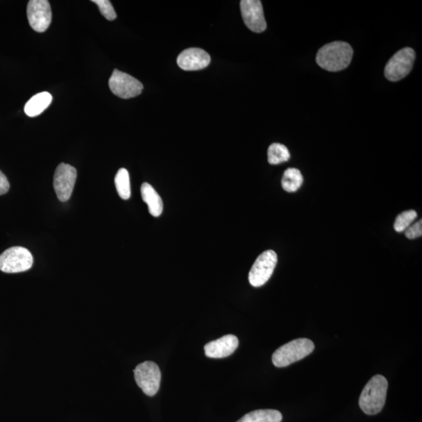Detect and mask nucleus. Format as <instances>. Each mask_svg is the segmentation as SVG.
Returning a JSON list of instances; mask_svg holds the SVG:
<instances>
[{
  "mask_svg": "<svg viewBox=\"0 0 422 422\" xmlns=\"http://www.w3.org/2000/svg\"><path fill=\"white\" fill-rule=\"evenodd\" d=\"M353 54V51L349 43L333 42L319 49L316 61L323 69L337 72L346 69L350 65Z\"/></svg>",
  "mask_w": 422,
  "mask_h": 422,
  "instance_id": "f257e3e1",
  "label": "nucleus"
},
{
  "mask_svg": "<svg viewBox=\"0 0 422 422\" xmlns=\"http://www.w3.org/2000/svg\"><path fill=\"white\" fill-rule=\"evenodd\" d=\"M388 381L381 375L371 378L359 399V405L369 415L380 413L386 403Z\"/></svg>",
  "mask_w": 422,
  "mask_h": 422,
  "instance_id": "f03ea898",
  "label": "nucleus"
},
{
  "mask_svg": "<svg viewBox=\"0 0 422 422\" xmlns=\"http://www.w3.org/2000/svg\"><path fill=\"white\" fill-rule=\"evenodd\" d=\"M314 350V344L312 340L305 338L297 339L279 347L273 353L272 362L277 368L287 367L306 357Z\"/></svg>",
  "mask_w": 422,
  "mask_h": 422,
  "instance_id": "7ed1b4c3",
  "label": "nucleus"
},
{
  "mask_svg": "<svg viewBox=\"0 0 422 422\" xmlns=\"http://www.w3.org/2000/svg\"><path fill=\"white\" fill-rule=\"evenodd\" d=\"M33 264L32 253L24 247L9 248L0 255V271L10 274L26 271Z\"/></svg>",
  "mask_w": 422,
  "mask_h": 422,
  "instance_id": "20e7f679",
  "label": "nucleus"
},
{
  "mask_svg": "<svg viewBox=\"0 0 422 422\" xmlns=\"http://www.w3.org/2000/svg\"><path fill=\"white\" fill-rule=\"evenodd\" d=\"M415 60L413 49L406 47L396 53L385 67V76L390 82H398L411 72Z\"/></svg>",
  "mask_w": 422,
  "mask_h": 422,
  "instance_id": "39448f33",
  "label": "nucleus"
},
{
  "mask_svg": "<svg viewBox=\"0 0 422 422\" xmlns=\"http://www.w3.org/2000/svg\"><path fill=\"white\" fill-rule=\"evenodd\" d=\"M134 376L136 383L146 395L157 394L161 380V372L157 364L153 362L140 364L134 370Z\"/></svg>",
  "mask_w": 422,
  "mask_h": 422,
  "instance_id": "423d86ee",
  "label": "nucleus"
},
{
  "mask_svg": "<svg viewBox=\"0 0 422 422\" xmlns=\"http://www.w3.org/2000/svg\"><path fill=\"white\" fill-rule=\"evenodd\" d=\"M278 262L274 251H267L258 258L249 273V282L253 287H262L268 282L276 269Z\"/></svg>",
  "mask_w": 422,
  "mask_h": 422,
  "instance_id": "0eeeda50",
  "label": "nucleus"
},
{
  "mask_svg": "<svg viewBox=\"0 0 422 422\" xmlns=\"http://www.w3.org/2000/svg\"><path fill=\"white\" fill-rule=\"evenodd\" d=\"M109 87L115 96L121 99L137 96L144 90V85L139 80L117 69L109 79Z\"/></svg>",
  "mask_w": 422,
  "mask_h": 422,
  "instance_id": "6e6552de",
  "label": "nucleus"
},
{
  "mask_svg": "<svg viewBox=\"0 0 422 422\" xmlns=\"http://www.w3.org/2000/svg\"><path fill=\"white\" fill-rule=\"evenodd\" d=\"M77 179V170L70 164L62 163L56 169L53 187L58 200L67 202L71 198Z\"/></svg>",
  "mask_w": 422,
  "mask_h": 422,
  "instance_id": "1a4fd4ad",
  "label": "nucleus"
},
{
  "mask_svg": "<svg viewBox=\"0 0 422 422\" xmlns=\"http://www.w3.org/2000/svg\"><path fill=\"white\" fill-rule=\"evenodd\" d=\"M27 17L30 26L35 32H46L52 21L51 4L47 0H31L28 3Z\"/></svg>",
  "mask_w": 422,
  "mask_h": 422,
  "instance_id": "9d476101",
  "label": "nucleus"
},
{
  "mask_svg": "<svg viewBox=\"0 0 422 422\" xmlns=\"http://www.w3.org/2000/svg\"><path fill=\"white\" fill-rule=\"evenodd\" d=\"M242 16L248 28L262 33L267 28L262 2L259 0H243L240 2Z\"/></svg>",
  "mask_w": 422,
  "mask_h": 422,
  "instance_id": "9b49d317",
  "label": "nucleus"
},
{
  "mask_svg": "<svg viewBox=\"0 0 422 422\" xmlns=\"http://www.w3.org/2000/svg\"><path fill=\"white\" fill-rule=\"evenodd\" d=\"M177 63L184 71H198L210 63V55L202 49L189 48L179 54Z\"/></svg>",
  "mask_w": 422,
  "mask_h": 422,
  "instance_id": "f8f14e48",
  "label": "nucleus"
},
{
  "mask_svg": "<svg viewBox=\"0 0 422 422\" xmlns=\"http://www.w3.org/2000/svg\"><path fill=\"white\" fill-rule=\"evenodd\" d=\"M239 339L234 335H227L204 346L205 355L210 358H224L233 355L238 348Z\"/></svg>",
  "mask_w": 422,
  "mask_h": 422,
  "instance_id": "ddd939ff",
  "label": "nucleus"
},
{
  "mask_svg": "<svg viewBox=\"0 0 422 422\" xmlns=\"http://www.w3.org/2000/svg\"><path fill=\"white\" fill-rule=\"evenodd\" d=\"M141 195L142 200L147 204L149 211L152 216L159 217L162 214L164 209L162 199L151 185L146 183L142 184Z\"/></svg>",
  "mask_w": 422,
  "mask_h": 422,
  "instance_id": "4468645a",
  "label": "nucleus"
},
{
  "mask_svg": "<svg viewBox=\"0 0 422 422\" xmlns=\"http://www.w3.org/2000/svg\"><path fill=\"white\" fill-rule=\"evenodd\" d=\"M53 101L51 93L42 92L33 96L24 106V112L31 117L41 115L49 108Z\"/></svg>",
  "mask_w": 422,
  "mask_h": 422,
  "instance_id": "2eb2a0df",
  "label": "nucleus"
},
{
  "mask_svg": "<svg viewBox=\"0 0 422 422\" xmlns=\"http://www.w3.org/2000/svg\"><path fill=\"white\" fill-rule=\"evenodd\" d=\"M282 415L276 410H258L246 414L237 422H281Z\"/></svg>",
  "mask_w": 422,
  "mask_h": 422,
  "instance_id": "dca6fc26",
  "label": "nucleus"
},
{
  "mask_svg": "<svg viewBox=\"0 0 422 422\" xmlns=\"http://www.w3.org/2000/svg\"><path fill=\"white\" fill-rule=\"evenodd\" d=\"M303 183V177L300 170L291 167L284 172L282 185L285 191L296 192L301 187Z\"/></svg>",
  "mask_w": 422,
  "mask_h": 422,
  "instance_id": "f3484780",
  "label": "nucleus"
},
{
  "mask_svg": "<svg viewBox=\"0 0 422 422\" xmlns=\"http://www.w3.org/2000/svg\"><path fill=\"white\" fill-rule=\"evenodd\" d=\"M115 186L119 195L123 200L127 201L131 196V185L128 171L121 169L117 171L115 178Z\"/></svg>",
  "mask_w": 422,
  "mask_h": 422,
  "instance_id": "a211bd4d",
  "label": "nucleus"
},
{
  "mask_svg": "<svg viewBox=\"0 0 422 422\" xmlns=\"http://www.w3.org/2000/svg\"><path fill=\"white\" fill-rule=\"evenodd\" d=\"M290 158V153L288 148L280 144H271L268 151L269 163L272 165H277L287 162Z\"/></svg>",
  "mask_w": 422,
  "mask_h": 422,
  "instance_id": "6ab92c4d",
  "label": "nucleus"
},
{
  "mask_svg": "<svg viewBox=\"0 0 422 422\" xmlns=\"http://www.w3.org/2000/svg\"><path fill=\"white\" fill-rule=\"evenodd\" d=\"M418 214L415 210H410L403 211V213L397 216L394 223V229L397 233L405 232L406 229L411 226L413 221L417 218Z\"/></svg>",
  "mask_w": 422,
  "mask_h": 422,
  "instance_id": "aec40b11",
  "label": "nucleus"
},
{
  "mask_svg": "<svg viewBox=\"0 0 422 422\" xmlns=\"http://www.w3.org/2000/svg\"><path fill=\"white\" fill-rule=\"evenodd\" d=\"M92 3L98 6L101 15L108 21H114L117 18L116 12L112 4L108 0H92Z\"/></svg>",
  "mask_w": 422,
  "mask_h": 422,
  "instance_id": "412c9836",
  "label": "nucleus"
},
{
  "mask_svg": "<svg viewBox=\"0 0 422 422\" xmlns=\"http://www.w3.org/2000/svg\"><path fill=\"white\" fill-rule=\"evenodd\" d=\"M422 235V220L415 224L409 226L405 230L406 237L409 239H414L421 237Z\"/></svg>",
  "mask_w": 422,
  "mask_h": 422,
  "instance_id": "4be33fe9",
  "label": "nucleus"
},
{
  "mask_svg": "<svg viewBox=\"0 0 422 422\" xmlns=\"http://www.w3.org/2000/svg\"><path fill=\"white\" fill-rule=\"evenodd\" d=\"M10 189L8 179L4 174L0 171V196L7 194Z\"/></svg>",
  "mask_w": 422,
  "mask_h": 422,
  "instance_id": "5701e85b",
  "label": "nucleus"
}]
</instances>
